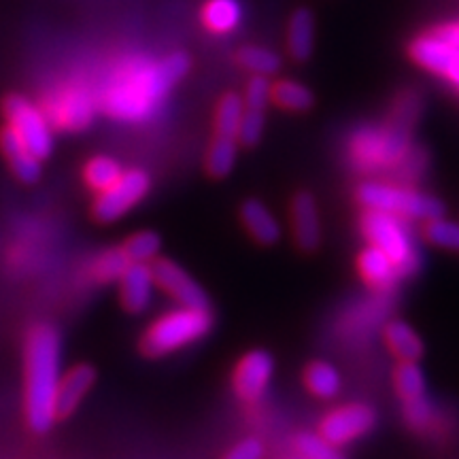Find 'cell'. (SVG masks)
<instances>
[{"label":"cell","instance_id":"11","mask_svg":"<svg viewBox=\"0 0 459 459\" xmlns=\"http://www.w3.org/2000/svg\"><path fill=\"white\" fill-rule=\"evenodd\" d=\"M409 54L419 66L440 74V77H446L455 88H459V48L440 41L434 34H426V37H419L411 43Z\"/></svg>","mask_w":459,"mask_h":459},{"label":"cell","instance_id":"19","mask_svg":"<svg viewBox=\"0 0 459 459\" xmlns=\"http://www.w3.org/2000/svg\"><path fill=\"white\" fill-rule=\"evenodd\" d=\"M287 49L296 62H307L315 49V15L311 9H298L287 24Z\"/></svg>","mask_w":459,"mask_h":459},{"label":"cell","instance_id":"32","mask_svg":"<svg viewBox=\"0 0 459 459\" xmlns=\"http://www.w3.org/2000/svg\"><path fill=\"white\" fill-rule=\"evenodd\" d=\"M62 124L71 126V128H82L90 122L91 117V102L90 96L83 91L74 90L62 100Z\"/></svg>","mask_w":459,"mask_h":459},{"label":"cell","instance_id":"1","mask_svg":"<svg viewBox=\"0 0 459 459\" xmlns=\"http://www.w3.org/2000/svg\"><path fill=\"white\" fill-rule=\"evenodd\" d=\"M189 71V57L172 54L162 60H130L117 66L108 79L102 105L111 117L141 122L149 117L172 85Z\"/></svg>","mask_w":459,"mask_h":459},{"label":"cell","instance_id":"30","mask_svg":"<svg viewBox=\"0 0 459 459\" xmlns=\"http://www.w3.org/2000/svg\"><path fill=\"white\" fill-rule=\"evenodd\" d=\"M426 240L429 245L446 251H459V223L445 220L443 215L426 221Z\"/></svg>","mask_w":459,"mask_h":459},{"label":"cell","instance_id":"24","mask_svg":"<svg viewBox=\"0 0 459 459\" xmlns=\"http://www.w3.org/2000/svg\"><path fill=\"white\" fill-rule=\"evenodd\" d=\"M273 102L285 111L302 113L315 105V96L307 85L291 82V79H281L273 83Z\"/></svg>","mask_w":459,"mask_h":459},{"label":"cell","instance_id":"27","mask_svg":"<svg viewBox=\"0 0 459 459\" xmlns=\"http://www.w3.org/2000/svg\"><path fill=\"white\" fill-rule=\"evenodd\" d=\"M243 113H245L243 96L234 94V91H228V94L220 100V105H217V111H215L217 134L237 136L238 139V128H240V119H243Z\"/></svg>","mask_w":459,"mask_h":459},{"label":"cell","instance_id":"4","mask_svg":"<svg viewBox=\"0 0 459 459\" xmlns=\"http://www.w3.org/2000/svg\"><path fill=\"white\" fill-rule=\"evenodd\" d=\"M358 200L364 209L402 217V220L429 221L445 213V204L438 198L421 194L417 189L394 186V183L366 181L358 187Z\"/></svg>","mask_w":459,"mask_h":459},{"label":"cell","instance_id":"3","mask_svg":"<svg viewBox=\"0 0 459 459\" xmlns=\"http://www.w3.org/2000/svg\"><path fill=\"white\" fill-rule=\"evenodd\" d=\"M60 378V338L49 325H39L28 342L26 412L32 432L45 434L54 426Z\"/></svg>","mask_w":459,"mask_h":459},{"label":"cell","instance_id":"13","mask_svg":"<svg viewBox=\"0 0 459 459\" xmlns=\"http://www.w3.org/2000/svg\"><path fill=\"white\" fill-rule=\"evenodd\" d=\"M294 243L302 254H313L321 245V217L317 200L311 192H296L290 206Z\"/></svg>","mask_w":459,"mask_h":459},{"label":"cell","instance_id":"8","mask_svg":"<svg viewBox=\"0 0 459 459\" xmlns=\"http://www.w3.org/2000/svg\"><path fill=\"white\" fill-rule=\"evenodd\" d=\"M4 115H7L9 126L17 132L24 145L39 160H45L54 149V139H51V130L45 115L39 111L32 102H28L24 96H9L4 100Z\"/></svg>","mask_w":459,"mask_h":459},{"label":"cell","instance_id":"23","mask_svg":"<svg viewBox=\"0 0 459 459\" xmlns=\"http://www.w3.org/2000/svg\"><path fill=\"white\" fill-rule=\"evenodd\" d=\"M243 9L238 0H209L203 7V22L211 32L226 34L240 24Z\"/></svg>","mask_w":459,"mask_h":459},{"label":"cell","instance_id":"28","mask_svg":"<svg viewBox=\"0 0 459 459\" xmlns=\"http://www.w3.org/2000/svg\"><path fill=\"white\" fill-rule=\"evenodd\" d=\"M294 446L300 459H347L341 446L328 443L319 432H300L294 438Z\"/></svg>","mask_w":459,"mask_h":459},{"label":"cell","instance_id":"31","mask_svg":"<svg viewBox=\"0 0 459 459\" xmlns=\"http://www.w3.org/2000/svg\"><path fill=\"white\" fill-rule=\"evenodd\" d=\"M119 177H122L119 164L107 156L94 158L88 166H85V181H88L90 187H94L96 192L111 187Z\"/></svg>","mask_w":459,"mask_h":459},{"label":"cell","instance_id":"17","mask_svg":"<svg viewBox=\"0 0 459 459\" xmlns=\"http://www.w3.org/2000/svg\"><path fill=\"white\" fill-rule=\"evenodd\" d=\"M0 147H3L4 156L9 160L11 170L15 172V177L22 183L32 186V183L41 179V160L24 145V141L17 136V132L11 126L0 132Z\"/></svg>","mask_w":459,"mask_h":459},{"label":"cell","instance_id":"5","mask_svg":"<svg viewBox=\"0 0 459 459\" xmlns=\"http://www.w3.org/2000/svg\"><path fill=\"white\" fill-rule=\"evenodd\" d=\"M361 234H364L368 245L378 247L381 251L392 257L402 274V279L411 277L421 266L417 245L411 237V230L406 220L402 217L383 213V211L366 209L359 221Z\"/></svg>","mask_w":459,"mask_h":459},{"label":"cell","instance_id":"9","mask_svg":"<svg viewBox=\"0 0 459 459\" xmlns=\"http://www.w3.org/2000/svg\"><path fill=\"white\" fill-rule=\"evenodd\" d=\"M377 426V411L368 404H344L321 419L319 434L336 446L351 445Z\"/></svg>","mask_w":459,"mask_h":459},{"label":"cell","instance_id":"7","mask_svg":"<svg viewBox=\"0 0 459 459\" xmlns=\"http://www.w3.org/2000/svg\"><path fill=\"white\" fill-rule=\"evenodd\" d=\"M149 187H152V179L145 170L122 172V177L111 187L99 192L94 203V217L100 223L119 220L147 196Z\"/></svg>","mask_w":459,"mask_h":459},{"label":"cell","instance_id":"25","mask_svg":"<svg viewBox=\"0 0 459 459\" xmlns=\"http://www.w3.org/2000/svg\"><path fill=\"white\" fill-rule=\"evenodd\" d=\"M394 385L402 402H411L426 395V377L419 361H400L394 372Z\"/></svg>","mask_w":459,"mask_h":459},{"label":"cell","instance_id":"36","mask_svg":"<svg viewBox=\"0 0 459 459\" xmlns=\"http://www.w3.org/2000/svg\"><path fill=\"white\" fill-rule=\"evenodd\" d=\"M404 417L411 428L426 429L434 419V406L429 404L426 395H423V398L404 402Z\"/></svg>","mask_w":459,"mask_h":459},{"label":"cell","instance_id":"15","mask_svg":"<svg viewBox=\"0 0 459 459\" xmlns=\"http://www.w3.org/2000/svg\"><path fill=\"white\" fill-rule=\"evenodd\" d=\"M358 271L361 274V279H364L372 290L378 291L394 290V287L398 285V281L402 279L398 266H395L392 257L375 245H368L366 249H361V254L358 257Z\"/></svg>","mask_w":459,"mask_h":459},{"label":"cell","instance_id":"6","mask_svg":"<svg viewBox=\"0 0 459 459\" xmlns=\"http://www.w3.org/2000/svg\"><path fill=\"white\" fill-rule=\"evenodd\" d=\"M213 328V317L209 311L200 308H179L160 317L143 336L141 349L149 358L172 353L177 349L200 341Z\"/></svg>","mask_w":459,"mask_h":459},{"label":"cell","instance_id":"20","mask_svg":"<svg viewBox=\"0 0 459 459\" xmlns=\"http://www.w3.org/2000/svg\"><path fill=\"white\" fill-rule=\"evenodd\" d=\"M383 338H385L387 349L392 351L400 361H419L426 347H423L421 336L417 334L411 324L402 319H392L383 330Z\"/></svg>","mask_w":459,"mask_h":459},{"label":"cell","instance_id":"35","mask_svg":"<svg viewBox=\"0 0 459 459\" xmlns=\"http://www.w3.org/2000/svg\"><path fill=\"white\" fill-rule=\"evenodd\" d=\"M243 100H245V108L266 111L268 105L273 102V83L268 82V77H262V74H254L249 85H247Z\"/></svg>","mask_w":459,"mask_h":459},{"label":"cell","instance_id":"38","mask_svg":"<svg viewBox=\"0 0 459 459\" xmlns=\"http://www.w3.org/2000/svg\"><path fill=\"white\" fill-rule=\"evenodd\" d=\"M434 37H438L440 41L453 45V48H459V24H445L436 28L432 32Z\"/></svg>","mask_w":459,"mask_h":459},{"label":"cell","instance_id":"16","mask_svg":"<svg viewBox=\"0 0 459 459\" xmlns=\"http://www.w3.org/2000/svg\"><path fill=\"white\" fill-rule=\"evenodd\" d=\"M96 383V368L90 364H79L68 375L60 378V387L56 395V415L68 417L79 406V402L85 398L91 385Z\"/></svg>","mask_w":459,"mask_h":459},{"label":"cell","instance_id":"10","mask_svg":"<svg viewBox=\"0 0 459 459\" xmlns=\"http://www.w3.org/2000/svg\"><path fill=\"white\" fill-rule=\"evenodd\" d=\"M152 273L156 283L162 287L166 294L175 298L181 307L209 311V296H206V291L189 277V273L186 268H181L179 264L166 260V257H156L152 262Z\"/></svg>","mask_w":459,"mask_h":459},{"label":"cell","instance_id":"2","mask_svg":"<svg viewBox=\"0 0 459 459\" xmlns=\"http://www.w3.org/2000/svg\"><path fill=\"white\" fill-rule=\"evenodd\" d=\"M417 111V96L404 94L385 126H377V128L366 126L355 132L349 145V156L353 164L364 172H381L409 162V158L415 153L411 145V128L415 124Z\"/></svg>","mask_w":459,"mask_h":459},{"label":"cell","instance_id":"29","mask_svg":"<svg viewBox=\"0 0 459 459\" xmlns=\"http://www.w3.org/2000/svg\"><path fill=\"white\" fill-rule=\"evenodd\" d=\"M124 249L126 254H128L130 262L149 264L160 255L162 238H160V234L153 232V230H143V232H136L134 237L128 238V243H126Z\"/></svg>","mask_w":459,"mask_h":459},{"label":"cell","instance_id":"18","mask_svg":"<svg viewBox=\"0 0 459 459\" xmlns=\"http://www.w3.org/2000/svg\"><path fill=\"white\" fill-rule=\"evenodd\" d=\"M122 281V302L126 311L130 313H143L149 307L153 298V279L152 266L149 264H130L128 271L124 273Z\"/></svg>","mask_w":459,"mask_h":459},{"label":"cell","instance_id":"34","mask_svg":"<svg viewBox=\"0 0 459 459\" xmlns=\"http://www.w3.org/2000/svg\"><path fill=\"white\" fill-rule=\"evenodd\" d=\"M264 128H266V111L245 108L238 128V143L243 147H255L262 141Z\"/></svg>","mask_w":459,"mask_h":459},{"label":"cell","instance_id":"26","mask_svg":"<svg viewBox=\"0 0 459 459\" xmlns=\"http://www.w3.org/2000/svg\"><path fill=\"white\" fill-rule=\"evenodd\" d=\"M237 60L245 71L262 74V77H271L281 71V56L260 45H247L237 54Z\"/></svg>","mask_w":459,"mask_h":459},{"label":"cell","instance_id":"12","mask_svg":"<svg viewBox=\"0 0 459 459\" xmlns=\"http://www.w3.org/2000/svg\"><path fill=\"white\" fill-rule=\"evenodd\" d=\"M274 375V358L264 349L245 353L234 368V392L238 398L254 402L266 392Z\"/></svg>","mask_w":459,"mask_h":459},{"label":"cell","instance_id":"21","mask_svg":"<svg viewBox=\"0 0 459 459\" xmlns=\"http://www.w3.org/2000/svg\"><path fill=\"white\" fill-rule=\"evenodd\" d=\"M302 381L308 392H311L315 398L321 400L336 398L342 389L341 370H338L334 364H330V361H311V364L304 368Z\"/></svg>","mask_w":459,"mask_h":459},{"label":"cell","instance_id":"37","mask_svg":"<svg viewBox=\"0 0 459 459\" xmlns=\"http://www.w3.org/2000/svg\"><path fill=\"white\" fill-rule=\"evenodd\" d=\"M264 457V445L260 438H245L243 443L228 451L226 459H262Z\"/></svg>","mask_w":459,"mask_h":459},{"label":"cell","instance_id":"33","mask_svg":"<svg viewBox=\"0 0 459 459\" xmlns=\"http://www.w3.org/2000/svg\"><path fill=\"white\" fill-rule=\"evenodd\" d=\"M130 257L126 254V249H108L99 257L94 266L96 279L100 281H119L124 277V273L130 268Z\"/></svg>","mask_w":459,"mask_h":459},{"label":"cell","instance_id":"22","mask_svg":"<svg viewBox=\"0 0 459 459\" xmlns=\"http://www.w3.org/2000/svg\"><path fill=\"white\" fill-rule=\"evenodd\" d=\"M238 139L237 136L215 134L213 143H211L209 153H206V172L213 179H223L232 172L234 164H237L238 156Z\"/></svg>","mask_w":459,"mask_h":459},{"label":"cell","instance_id":"14","mask_svg":"<svg viewBox=\"0 0 459 459\" xmlns=\"http://www.w3.org/2000/svg\"><path fill=\"white\" fill-rule=\"evenodd\" d=\"M240 221H243L245 230L257 245H277L281 237H283L281 221L273 215V211L257 198L245 200L243 206H240Z\"/></svg>","mask_w":459,"mask_h":459}]
</instances>
